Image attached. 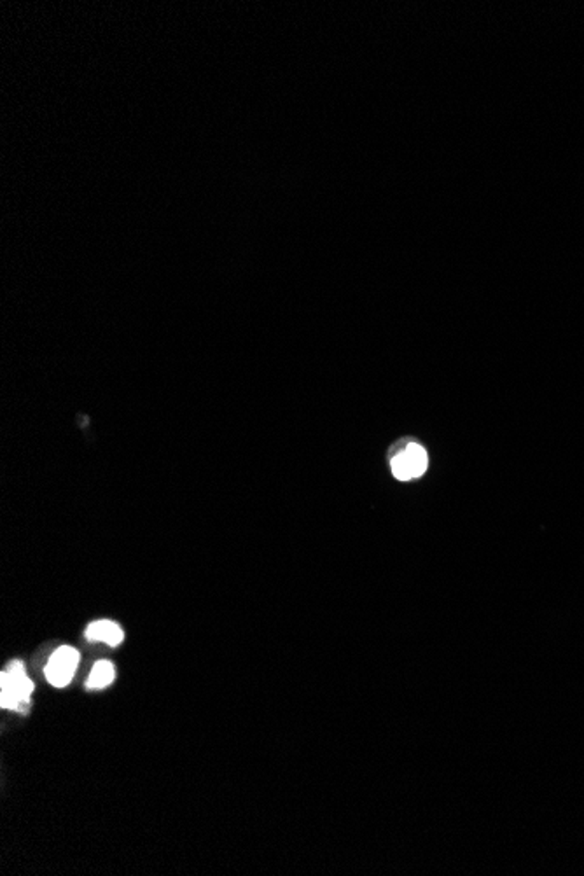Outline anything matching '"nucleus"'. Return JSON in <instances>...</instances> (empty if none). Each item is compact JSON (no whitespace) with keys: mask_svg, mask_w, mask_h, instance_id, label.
Listing matches in <instances>:
<instances>
[{"mask_svg":"<svg viewBox=\"0 0 584 876\" xmlns=\"http://www.w3.org/2000/svg\"><path fill=\"white\" fill-rule=\"evenodd\" d=\"M32 693L33 682L26 675L25 664L21 662L9 663L7 670L0 675V707L26 712Z\"/></svg>","mask_w":584,"mask_h":876,"instance_id":"obj_1","label":"nucleus"},{"mask_svg":"<svg viewBox=\"0 0 584 876\" xmlns=\"http://www.w3.org/2000/svg\"><path fill=\"white\" fill-rule=\"evenodd\" d=\"M79 659H81V656H79L77 649L70 647V645H62V647L56 649L49 658L46 670H44L49 684L55 687H65L67 684H70L75 670H77Z\"/></svg>","mask_w":584,"mask_h":876,"instance_id":"obj_2","label":"nucleus"},{"mask_svg":"<svg viewBox=\"0 0 584 876\" xmlns=\"http://www.w3.org/2000/svg\"><path fill=\"white\" fill-rule=\"evenodd\" d=\"M86 639L89 642H104L111 647H118L124 639V632L121 626L109 619H100V621H93L92 625L86 628Z\"/></svg>","mask_w":584,"mask_h":876,"instance_id":"obj_3","label":"nucleus"},{"mask_svg":"<svg viewBox=\"0 0 584 876\" xmlns=\"http://www.w3.org/2000/svg\"><path fill=\"white\" fill-rule=\"evenodd\" d=\"M402 456H404L406 464H408V469L409 473H412V478H420L422 474L427 471V453H425L424 448L420 447V444L412 443L406 447V450H402Z\"/></svg>","mask_w":584,"mask_h":876,"instance_id":"obj_4","label":"nucleus"},{"mask_svg":"<svg viewBox=\"0 0 584 876\" xmlns=\"http://www.w3.org/2000/svg\"><path fill=\"white\" fill-rule=\"evenodd\" d=\"M114 677H116L114 664H112L111 662L101 659V662L95 663V667H93L92 672H89V677H88V682H86V686H88L89 689H104V687L112 684Z\"/></svg>","mask_w":584,"mask_h":876,"instance_id":"obj_5","label":"nucleus"},{"mask_svg":"<svg viewBox=\"0 0 584 876\" xmlns=\"http://www.w3.org/2000/svg\"><path fill=\"white\" fill-rule=\"evenodd\" d=\"M390 466H392V473H394V476L399 479V481H408V479H413L412 473H409V469H408V464H406L404 456H402V453H397V455L392 459Z\"/></svg>","mask_w":584,"mask_h":876,"instance_id":"obj_6","label":"nucleus"}]
</instances>
